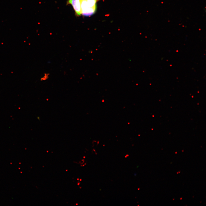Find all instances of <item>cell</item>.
<instances>
[{
    "mask_svg": "<svg viewBox=\"0 0 206 206\" xmlns=\"http://www.w3.org/2000/svg\"><path fill=\"white\" fill-rule=\"evenodd\" d=\"M81 14L85 16H90L95 12L96 7H90L87 4L86 0H81Z\"/></svg>",
    "mask_w": 206,
    "mask_h": 206,
    "instance_id": "cell-1",
    "label": "cell"
},
{
    "mask_svg": "<svg viewBox=\"0 0 206 206\" xmlns=\"http://www.w3.org/2000/svg\"><path fill=\"white\" fill-rule=\"evenodd\" d=\"M68 3L72 5L76 15L80 16L81 15V0H68Z\"/></svg>",
    "mask_w": 206,
    "mask_h": 206,
    "instance_id": "cell-2",
    "label": "cell"
},
{
    "mask_svg": "<svg viewBox=\"0 0 206 206\" xmlns=\"http://www.w3.org/2000/svg\"><path fill=\"white\" fill-rule=\"evenodd\" d=\"M88 6L90 7H96V3L98 0H86Z\"/></svg>",
    "mask_w": 206,
    "mask_h": 206,
    "instance_id": "cell-3",
    "label": "cell"
},
{
    "mask_svg": "<svg viewBox=\"0 0 206 206\" xmlns=\"http://www.w3.org/2000/svg\"><path fill=\"white\" fill-rule=\"evenodd\" d=\"M49 74H45L43 77L41 78V80H47L48 78Z\"/></svg>",
    "mask_w": 206,
    "mask_h": 206,
    "instance_id": "cell-4",
    "label": "cell"
},
{
    "mask_svg": "<svg viewBox=\"0 0 206 206\" xmlns=\"http://www.w3.org/2000/svg\"><path fill=\"white\" fill-rule=\"evenodd\" d=\"M81 179H80V181H81Z\"/></svg>",
    "mask_w": 206,
    "mask_h": 206,
    "instance_id": "cell-5",
    "label": "cell"
}]
</instances>
